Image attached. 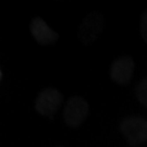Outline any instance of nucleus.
<instances>
[{
  "label": "nucleus",
  "mask_w": 147,
  "mask_h": 147,
  "mask_svg": "<svg viewBox=\"0 0 147 147\" xmlns=\"http://www.w3.org/2000/svg\"><path fill=\"white\" fill-rule=\"evenodd\" d=\"M89 115L87 100L81 96H72L67 100L63 110L64 123L71 129H78L84 123Z\"/></svg>",
  "instance_id": "f03ea898"
},
{
  "label": "nucleus",
  "mask_w": 147,
  "mask_h": 147,
  "mask_svg": "<svg viewBox=\"0 0 147 147\" xmlns=\"http://www.w3.org/2000/svg\"><path fill=\"white\" fill-rule=\"evenodd\" d=\"M30 30L34 39L40 45L49 46L58 42L59 34L50 26H48L47 23L39 16L34 18L31 21Z\"/></svg>",
  "instance_id": "423d86ee"
},
{
  "label": "nucleus",
  "mask_w": 147,
  "mask_h": 147,
  "mask_svg": "<svg viewBox=\"0 0 147 147\" xmlns=\"http://www.w3.org/2000/svg\"><path fill=\"white\" fill-rule=\"evenodd\" d=\"M140 33L143 40L147 42V10H145L141 16L140 20Z\"/></svg>",
  "instance_id": "6e6552de"
},
{
  "label": "nucleus",
  "mask_w": 147,
  "mask_h": 147,
  "mask_svg": "<svg viewBox=\"0 0 147 147\" xmlns=\"http://www.w3.org/2000/svg\"><path fill=\"white\" fill-rule=\"evenodd\" d=\"M121 133L133 146L147 142V119L138 116L125 117L119 124Z\"/></svg>",
  "instance_id": "f257e3e1"
},
{
  "label": "nucleus",
  "mask_w": 147,
  "mask_h": 147,
  "mask_svg": "<svg viewBox=\"0 0 147 147\" xmlns=\"http://www.w3.org/2000/svg\"><path fill=\"white\" fill-rule=\"evenodd\" d=\"M135 94H136L137 100L142 104L143 106L147 107V79L142 80L135 88Z\"/></svg>",
  "instance_id": "0eeeda50"
},
{
  "label": "nucleus",
  "mask_w": 147,
  "mask_h": 147,
  "mask_svg": "<svg viewBox=\"0 0 147 147\" xmlns=\"http://www.w3.org/2000/svg\"><path fill=\"white\" fill-rule=\"evenodd\" d=\"M105 27V18L101 12L93 11L88 13L81 22L78 28V36L81 42L84 45H90L95 42Z\"/></svg>",
  "instance_id": "7ed1b4c3"
},
{
  "label": "nucleus",
  "mask_w": 147,
  "mask_h": 147,
  "mask_svg": "<svg viewBox=\"0 0 147 147\" xmlns=\"http://www.w3.org/2000/svg\"><path fill=\"white\" fill-rule=\"evenodd\" d=\"M135 70V62L131 56L116 58L110 65V78L118 85H126L131 82Z\"/></svg>",
  "instance_id": "39448f33"
},
{
  "label": "nucleus",
  "mask_w": 147,
  "mask_h": 147,
  "mask_svg": "<svg viewBox=\"0 0 147 147\" xmlns=\"http://www.w3.org/2000/svg\"><path fill=\"white\" fill-rule=\"evenodd\" d=\"M63 102V96L60 90L53 87L44 88L39 92L35 100L37 113L45 118H53Z\"/></svg>",
  "instance_id": "20e7f679"
}]
</instances>
